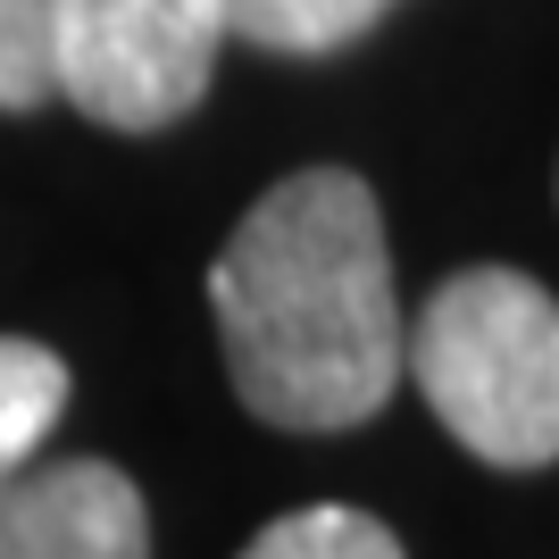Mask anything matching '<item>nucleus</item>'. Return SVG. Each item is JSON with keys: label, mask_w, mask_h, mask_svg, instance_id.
Wrapping results in <instances>:
<instances>
[{"label": "nucleus", "mask_w": 559, "mask_h": 559, "mask_svg": "<svg viewBox=\"0 0 559 559\" xmlns=\"http://www.w3.org/2000/svg\"><path fill=\"white\" fill-rule=\"evenodd\" d=\"M210 309L242 409L284 435H343L401 384V301L376 192L350 167H301L210 267Z\"/></svg>", "instance_id": "f257e3e1"}, {"label": "nucleus", "mask_w": 559, "mask_h": 559, "mask_svg": "<svg viewBox=\"0 0 559 559\" xmlns=\"http://www.w3.org/2000/svg\"><path fill=\"white\" fill-rule=\"evenodd\" d=\"M401 368L426 409L492 467L559 460V301L518 267H467L418 326L401 334Z\"/></svg>", "instance_id": "f03ea898"}, {"label": "nucleus", "mask_w": 559, "mask_h": 559, "mask_svg": "<svg viewBox=\"0 0 559 559\" xmlns=\"http://www.w3.org/2000/svg\"><path fill=\"white\" fill-rule=\"evenodd\" d=\"M226 0H59V93L93 126L159 134L201 109Z\"/></svg>", "instance_id": "7ed1b4c3"}, {"label": "nucleus", "mask_w": 559, "mask_h": 559, "mask_svg": "<svg viewBox=\"0 0 559 559\" xmlns=\"http://www.w3.org/2000/svg\"><path fill=\"white\" fill-rule=\"evenodd\" d=\"M0 559H151V510L109 460L25 467L0 485Z\"/></svg>", "instance_id": "20e7f679"}, {"label": "nucleus", "mask_w": 559, "mask_h": 559, "mask_svg": "<svg viewBox=\"0 0 559 559\" xmlns=\"http://www.w3.org/2000/svg\"><path fill=\"white\" fill-rule=\"evenodd\" d=\"M59 409H68V368H59V350L25 343V334H0V485L34 467V451L50 443Z\"/></svg>", "instance_id": "39448f33"}, {"label": "nucleus", "mask_w": 559, "mask_h": 559, "mask_svg": "<svg viewBox=\"0 0 559 559\" xmlns=\"http://www.w3.org/2000/svg\"><path fill=\"white\" fill-rule=\"evenodd\" d=\"M393 0H226V34L276 59H318V50L359 43Z\"/></svg>", "instance_id": "423d86ee"}, {"label": "nucleus", "mask_w": 559, "mask_h": 559, "mask_svg": "<svg viewBox=\"0 0 559 559\" xmlns=\"http://www.w3.org/2000/svg\"><path fill=\"white\" fill-rule=\"evenodd\" d=\"M59 93V0H0V109Z\"/></svg>", "instance_id": "0eeeda50"}, {"label": "nucleus", "mask_w": 559, "mask_h": 559, "mask_svg": "<svg viewBox=\"0 0 559 559\" xmlns=\"http://www.w3.org/2000/svg\"><path fill=\"white\" fill-rule=\"evenodd\" d=\"M242 559H401L393 526H376L368 510H293Z\"/></svg>", "instance_id": "6e6552de"}]
</instances>
